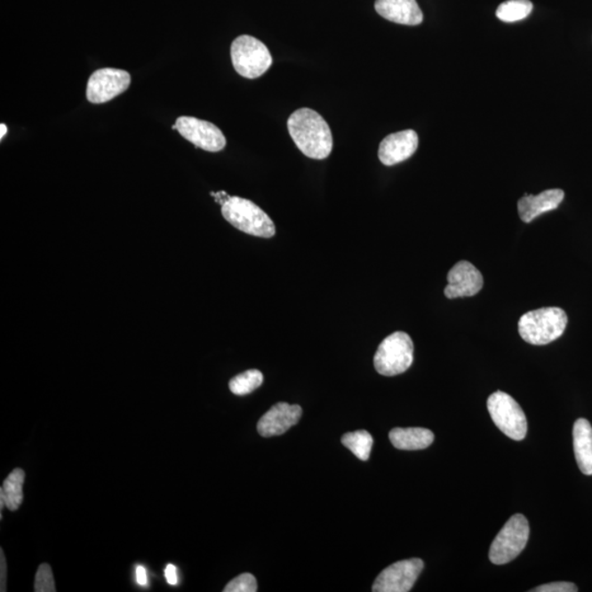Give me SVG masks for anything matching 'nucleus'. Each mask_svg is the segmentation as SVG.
Returning a JSON list of instances; mask_svg holds the SVG:
<instances>
[{
    "label": "nucleus",
    "mask_w": 592,
    "mask_h": 592,
    "mask_svg": "<svg viewBox=\"0 0 592 592\" xmlns=\"http://www.w3.org/2000/svg\"><path fill=\"white\" fill-rule=\"evenodd\" d=\"M484 279L481 272L471 262L462 260L449 271L448 285L445 286L446 298H468L482 290Z\"/></svg>",
    "instance_id": "11"
},
{
    "label": "nucleus",
    "mask_w": 592,
    "mask_h": 592,
    "mask_svg": "<svg viewBox=\"0 0 592 592\" xmlns=\"http://www.w3.org/2000/svg\"><path fill=\"white\" fill-rule=\"evenodd\" d=\"M131 75L125 70L101 68L89 78L86 96L89 102L105 103L112 100L130 87Z\"/></svg>",
    "instance_id": "10"
},
{
    "label": "nucleus",
    "mask_w": 592,
    "mask_h": 592,
    "mask_svg": "<svg viewBox=\"0 0 592 592\" xmlns=\"http://www.w3.org/2000/svg\"><path fill=\"white\" fill-rule=\"evenodd\" d=\"M263 375L260 370H248L230 380L229 389L237 396L251 394L261 387Z\"/></svg>",
    "instance_id": "21"
},
{
    "label": "nucleus",
    "mask_w": 592,
    "mask_h": 592,
    "mask_svg": "<svg viewBox=\"0 0 592 592\" xmlns=\"http://www.w3.org/2000/svg\"><path fill=\"white\" fill-rule=\"evenodd\" d=\"M222 214L234 228L252 236L271 238L276 235L274 220L251 200L230 196L222 205Z\"/></svg>",
    "instance_id": "3"
},
{
    "label": "nucleus",
    "mask_w": 592,
    "mask_h": 592,
    "mask_svg": "<svg viewBox=\"0 0 592 592\" xmlns=\"http://www.w3.org/2000/svg\"><path fill=\"white\" fill-rule=\"evenodd\" d=\"M533 11V4L530 0H508L497 8L496 16L504 22L524 20Z\"/></svg>",
    "instance_id": "20"
},
{
    "label": "nucleus",
    "mask_w": 592,
    "mask_h": 592,
    "mask_svg": "<svg viewBox=\"0 0 592 592\" xmlns=\"http://www.w3.org/2000/svg\"><path fill=\"white\" fill-rule=\"evenodd\" d=\"M413 361V344L408 333L396 332L385 338L374 356L375 370L384 377L406 372Z\"/></svg>",
    "instance_id": "4"
},
{
    "label": "nucleus",
    "mask_w": 592,
    "mask_h": 592,
    "mask_svg": "<svg viewBox=\"0 0 592 592\" xmlns=\"http://www.w3.org/2000/svg\"><path fill=\"white\" fill-rule=\"evenodd\" d=\"M488 412L498 429L512 440L521 441L528 432L525 413L510 395L498 391L487 401Z\"/></svg>",
    "instance_id": "7"
},
{
    "label": "nucleus",
    "mask_w": 592,
    "mask_h": 592,
    "mask_svg": "<svg viewBox=\"0 0 592 592\" xmlns=\"http://www.w3.org/2000/svg\"><path fill=\"white\" fill-rule=\"evenodd\" d=\"M230 56L235 70L241 76L255 79L270 68L272 58L269 50L251 36H241L233 41Z\"/></svg>",
    "instance_id": "5"
},
{
    "label": "nucleus",
    "mask_w": 592,
    "mask_h": 592,
    "mask_svg": "<svg viewBox=\"0 0 592 592\" xmlns=\"http://www.w3.org/2000/svg\"><path fill=\"white\" fill-rule=\"evenodd\" d=\"M26 474L21 468L13 469L3 483L0 496L4 498L7 509L16 511L23 501V483Z\"/></svg>",
    "instance_id": "18"
},
{
    "label": "nucleus",
    "mask_w": 592,
    "mask_h": 592,
    "mask_svg": "<svg viewBox=\"0 0 592 592\" xmlns=\"http://www.w3.org/2000/svg\"><path fill=\"white\" fill-rule=\"evenodd\" d=\"M420 139L413 130L389 134L380 144L379 158L385 166H394L407 161L415 154Z\"/></svg>",
    "instance_id": "12"
},
{
    "label": "nucleus",
    "mask_w": 592,
    "mask_h": 592,
    "mask_svg": "<svg viewBox=\"0 0 592 592\" xmlns=\"http://www.w3.org/2000/svg\"><path fill=\"white\" fill-rule=\"evenodd\" d=\"M530 591L535 592H576L578 591L577 586L572 582L558 581L551 582V584L542 585L537 587Z\"/></svg>",
    "instance_id": "24"
},
{
    "label": "nucleus",
    "mask_w": 592,
    "mask_h": 592,
    "mask_svg": "<svg viewBox=\"0 0 592 592\" xmlns=\"http://www.w3.org/2000/svg\"><path fill=\"white\" fill-rule=\"evenodd\" d=\"M0 130H2V133H0V139H4V136L6 135L7 133V126L4 124L0 125Z\"/></svg>",
    "instance_id": "29"
},
{
    "label": "nucleus",
    "mask_w": 592,
    "mask_h": 592,
    "mask_svg": "<svg viewBox=\"0 0 592 592\" xmlns=\"http://www.w3.org/2000/svg\"><path fill=\"white\" fill-rule=\"evenodd\" d=\"M530 526L524 515L512 516L493 540L490 559L495 565L508 564L524 551L528 543Z\"/></svg>",
    "instance_id": "6"
},
{
    "label": "nucleus",
    "mask_w": 592,
    "mask_h": 592,
    "mask_svg": "<svg viewBox=\"0 0 592 592\" xmlns=\"http://www.w3.org/2000/svg\"><path fill=\"white\" fill-rule=\"evenodd\" d=\"M135 576H136V582H138V585L142 587L148 585V572L143 566L140 565L136 566Z\"/></svg>",
    "instance_id": "27"
},
{
    "label": "nucleus",
    "mask_w": 592,
    "mask_h": 592,
    "mask_svg": "<svg viewBox=\"0 0 592 592\" xmlns=\"http://www.w3.org/2000/svg\"><path fill=\"white\" fill-rule=\"evenodd\" d=\"M375 11L380 17L398 25L418 26L424 20L416 0H377Z\"/></svg>",
    "instance_id": "14"
},
{
    "label": "nucleus",
    "mask_w": 592,
    "mask_h": 592,
    "mask_svg": "<svg viewBox=\"0 0 592 592\" xmlns=\"http://www.w3.org/2000/svg\"><path fill=\"white\" fill-rule=\"evenodd\" d=\"M258 590L257 580L252 574H242L230 580L224 592H256Z\"/></svg>",
    "instance_id": "23"
},
{
    "label": "nucleus",
    "mask_w": 592,
    "mask_h": 592,
    "mask_svg": "<svg viewBox=\"0 0 592 592\" xmlns=\"http://www.w3.org/2000/svg\"><path fill=\"white\" fill-rule=\"evenodd\" d=\"M567 315L559 308H544L525 313L519 319V333L528 344L548 345L565 332Z\"/></svg>",
    "instance_id": "2"
},
{
    "label": "nucleus",
    "mask_w": 592,
    "mask_h": 592,
    "mask_svg": "<svg viewBox=\"0 0 592 592\" xmlns=\"http://www.w3.org/2000/svg\"><path fill=\"white\" fill-rule=\"evenodd\" d=\"M572 443L578 467L585 476H592V427L584 418L572 428Z\"/></svg>",
    "instance_id": "16"
},
{
    "label": "nucleus",
    "mask_w": 592,
    "mask_h": 592,
    "mask_svg": "<svg viewBox=\"0 0 592 592\" xmlns=\"http://www.w3.org/2000/svg\"><path fill=\"white\" fill-rule=\"evenodd\" d=\"M341 444L349 449L356 458L361 460H368L373 446V438L368 431L358 430L342 436Z\"/></svg>",
    "instance_id": "19"
},
{
    "label": "nucleus",
    "mask_w": 592,
    "mask_h": 592,
    "mask_svg": "<svg viewBox=\"0 0 592 592\" xmlns=\"http://www.w3.org/2000/svg\"><path fill=\"white\" fill-rule=\"evenodd\" d=\"M36 592H55V581L53 572L49 564H42L37 568L36 580H35Z\"/></svg>",
    "instance_id": "22"
},
{
    "label": "nucleus",
    "mask_w": 592,
    "mask_h": 592,
    "mask_svg": "<svg viewBox=\"0 0 592 592\" xmlns=\"http://www.w3.org/2000/svg\"><path fill=\"white\" fill-rule=\"evenodd\" d=\"M302 407L278 403L272 406L258 421L257 430L265 438L281 436L298 424L302 417Z\"/></svg>",
    "instance_id": "13"
},
{
    "label": "nucleus",
    "mask_w": 592,
    "mask_h": 592,
    "mask_svg": "<svg viewBox=\"0 0 592 592\" xmlns=\"http://www.w3.org/2000/svg\"><path fill=\"white\" fill-rule=\"evenodd\" d=\"M173 130L180 132L182 138L189 140L196 148L206 152H220L227 147V139L218 126L211 122L196 119L194 116L178 117Z\"/></svg>",
    "instance_id": "8"
},
{
    "label": "nucleus",
    "mask_w": 592,
    "mask_h": 592,
    "mask_svg": "<svg viewBox=\"0 0 592 592\" xmlns=\"http://www.w3.org/2000/svg\"><path fill=\"white\" fill-rule=\"evenodd\" d=\"M389 440L398 450H424L434 443L435 435L425 428H394Z\"/></svg>",
    "instance_id": "17"
},
{
    "label": "nucleus",
    "mask_w": 592,
    "mask_h": 592,
    "mask_svg": "<svg viewBox=\"0 0 592 592\" xmlns=\"http://www.w3.org/2000/svg\"><path fill=\"white\" fill-rule=\"evenodd\" d=\"M422 570H424V562L420 558L396 562L380 572L374 581L372 590L374 592L411 591Z\"/></svg>",
    "instance_id": "9"
},
{
    "label": "nucleus",
    "mask_w": 592,
    "mask_h": 592,
    "mask_svg": "<svg viewBox=\"0 0 592 592\" xmlns=\"http://www.w3.org/2000/svg\"><path fill=\"white\" fill-rule=\"evenodd\" d=\"M0 591H6L7 588V563L4 558V549H0Z\"/></svg>",
    "instance_id": "25"
},
{
    "label": "nucleus",
    "mask_w": 592,
    "mask_h": 592,
    "mask_svg": "<svg viewBox=\"0 0 592 592\" xmlns=\"http://www.w3.org/2000/svg\"><path fill=\"white\" fill-rule=\"evenodd\" d=\"M561 189L545 190L538 196L525 195L518 202V212L524 223L532 222L539 215L558 208L564 200Z\"/></svg>",
    "instance_id": "15"
},
{
    "label": "nucleus",
    "mask_w": 592,
    "mask_h": 592,
    "mask_svg": "<svg viewBox=\"0 0 592 592\" xmlns=\"http://www.w3.org/2000/svg\"><path fill=\"white\" fill-rule=\"evenodd\" d=\"M211 196H214V199L218 204L220 205H223L225 202H227L229 199V196L228 195V192L225 191H219L214 194V192H211Z\"/></svg>",
    "instance_id": "28"
},
{
    "label": "nucleus",
    "mask_w": 592,
    "mask_h": 592,
    "mask_svg": "<svg viewBox=\"0 0 592 592\" xmlns=\"http://www.w3.org/2000/svg\"><path fill=\"white\" fill-rule=\"evenodd\" d=\"M288 130L305 156L325 159L332 150V134L325 119L316 111L302 108L289 117Z\"/></svg>",
    "instance_id": "1"
},
{
    "label": "nucleus",
    "mask_w": 592,
    "mask_h": 592,
    "mask_svg": "<svg viewBox=\"0 0 592 592\" xmlns=\"http://www.w3.org/2000/svg\"><path fill=\"white\" fill-rule=\"evenodd\" d=\"M164 577H166V580L169 585H178V581H180V580H178L177 567L172 565V564H168L166 570H164Z\"/></svg>",
    "instance_id": "26"
}]
</instances>
